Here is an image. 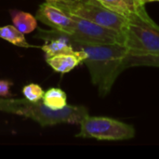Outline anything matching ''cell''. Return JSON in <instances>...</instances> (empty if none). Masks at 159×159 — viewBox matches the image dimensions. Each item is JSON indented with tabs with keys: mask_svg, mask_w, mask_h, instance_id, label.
Listing matches in <instances>:
<instances>
[{
	"mask_svg": "<svg viewBox=\"0 0 159 159\" xmlns=\"http://www.w3.org/2000/svg\"><path fill=\"white\" fill-rule=\"evenodd\" d=\"M80 125L79 138H89L100 141H126L134 138L136 132L133 126L116 119L103 116L84 118Z\"/></svg>",
	"mask_w": 159,
	"mask_h": 159,
	"instance_id": "5",
	"label": "cell"
},
{
	"mask_svg": "<svg viewBox=\"0 0 159 159\" xmlns=\"http://www.w3.org/2000/svg\"><path fill=\"white\" fill-rule=\"evenodd\" d=\"M68 39L74 49L83 50L87 54L83 63L88 67L91 82L98 88L100 96L109 94L117 76L126 70L125 59L129 54L127 48L120 44L93 45Z\"/></svg>",
	"mask_w": 159,
	"mask_h": 159,
	"instance_id": "1",
	"label": "cell"
},
{
	"mask_svg": "<svg viewBox=\"0 0 159 159\" xmlns=\"http://www.w3.org/2000/svg\"><path fill=\"white\" fill-rule=\"evenodd\" d=\"M87 58V54L83 50H75L71 53H62L52 57L46 58L47 63L57 73L67 74L83 63Z\"/></svg>",
	"mask_w": 159,
	"mask_h": 159,
	"instance_id": "8",
	"label": "cell"
},
{
	"mask_svg": "<svg viewBox=\"0 0 159 159\" xmlns=\"http://www.w3.org/2000/svg\"><path fill=\"white\" fill-rule=\"evenodd\" d=\"M42 102L52 110H61L68 105L66 93L59 88H50L45 91Z\"/></svg>",
	"mask_w": 159,
	"mask_h": 159,
	"instance_id": "10",
	"label": "cell"
},
{
	"mask_svg": "<svg viewBox=\"0 0 159 159\" xmlns=\"http://www.w3.org/2000/svg\"><path fill=\"white\" fill-rule=\"evenodd\" d=\"M43 89L34 83L28 84L22 88V94L24 98L30 102H37L42 100V97L44 95Z\"/></svg>",
	"mask_w": 159,
	"mask_h": 159,
	"instance_id": "14",
	"label": "cell"
},
{
	"mask_svg": "<svg viewBox=\"0 0 159 159\" xmlns=\"http://www.w3.org/2000/svg\"><path fill=\"white\" fill-rule=\"evenodd\" d=\"M45 1H49V0H45Z\"/></svg>",
	"mask_w": 159,
	"mask_h": 159,
	"instance_id": "18",
	"label": "cell"
},
{
	"mask_svg": "<svg viewBox=\"0 0 159 159\" xmlns=\"http://www.w3.org/2000/svg\"><path fill=\"white\" fill-rule=\"evenodd\" d=\"M142 1V3L143 4V5H145V4H147V3H151V2H157V1H159V0H141Z\"/></svg>",
	"mask_w": 159,
	"mask_h": 159,
	"instance_id": "17",
	"label": "cell"
},
{
	"mask_svg": "<svg viewBox=\"0 0 159 159\" xmlns=\"http://www.w3.org/2000/svg\"><path fill=\"white\" fill-rule=\"evenodd\" d=\"M0 38L6 40L19 48H32L24 36V34L20 32L14 25H4L0 27Z\"/></svg>",
	"mask_w": 159,
	"mask_h": 159,
	"instance_id": "11",
	"label": "cell"
},
{
	"mask_svg": "<svg viewBox=\"0 0 159 159\" xmlns=\"http://www.w3.org/2000/svg\"><path fill=\"white\" fill-rule=\"evenodd\" d=\"M124 46L129 55L159 53V25L149 15L134 13L123 31Z\"/></svg>",
	"mask_w": 159,
	"mask_h": 159,
	"instance_id": "3",
	"label": "cell"
},
{
	"mask_svg": "<svg viewBox=\"0 0 159 159\" xmlns=\"http://www.w3.org/2000/svg\"><path fill=\"white\" fill-rule=\"evenodd\" d=\"M13 82L7 79H0V98H9L12 96L10 92V88Z\"/></svg>",
	"mask_w": 159,
	"mask_h": 159,
	"instance_id": "16",
	"label": "cell"
},
{
	"mask_svg": "<svg viewBox=\"0 0 159 159\" xmlns=\"http://www.w3.org/2000/svg\"><path fill=\"white\" fill-rule=\"evenodd\" d=\"M0 112L22 116L37 122L41 127L57 124H80L89 116V110L83 105H67L61 110H52L42 100L30 102L26 99H0Z\"/></svg>",
	"mask_w": 159,
	"mask_h": 159,
	"instance_id": "2",
	"label": "cell"
},
{
	"mask_svg": "<svg viewBox=\"0 0 159 159\" xmlns=\"http://www.w3.org/2000/svg\"><path fill=\"white\" fill-rule=\"evenodd\" d=\"M70 16L73 18L75 23L71 34H68L63 33L68 36V38L77 42L93 45H124V35L122 33L76 16Z\"/></svg>",
	"mask_w": 159,
	"mask_h": 159,
	"instance_id": "6",
	"label": "cell"
},
{
	"mask_svg": "<svg viewBox=\"0 0 159 159\" xmlns=\"http://www.w3.org/2000/svg\"><path fill=\"white\" fill-rule=\"evenodd\" d=\"M9 14L13 25L22 34H30L37 28V20L32 14L18 9H10Z\"/></svg>",
	"mask_w": 159,
	"mask_h": 159,
	"instance_id": "9",
	"label": "cell"
},
{
	"mask_svg": "<svg viewBox=\"0 0 159 159\" xmlns=\"http://www.w3.org/2000/svg\"><path fill=\"white\" fill-rule=\"evenodd\" d=\"M106 8L111 11L125 17L126 19H129L135 12H133L130 7L123 1V0H97Z\"/></svg>",
	"mask_w": 159,
	"mask_h": 159,
	"instance_id": "13",
	"label": "cell"
},
{
	"mask_svg": "<svg viewBox=\"0 0 159 159\" xmlns=\"http://www.w3.org/2000/svg\"><path fill=\"white\" fill-rule=\"evenodd\" d=\"M123 1L130 7V9L133 12L144 16L148 15V13L145 10V5H143L141 0H123Z\"/></svg>",
	"mask_w": 159,
	"mask_h": 159,
	"instance_id": "15",
	"label": "cell"
},
{
	"mask_svg": "<svg viewBox=\"0 0 159 159\" xmlns=\"http://www.w3.org/2000/svg\"><path fill=\"white\" fill-rule=\"evenodd\" d=\"M135 66L159 67V53L153 55H129L125 59V68Z\"/></svg>",
	"mask_w": 159,
	"mask_h": 159,
	"instance_id": "12",
	"label": "cell"
},
{
	"mask_svg": "<svg viewBox=\"0 0 159 159\" xmlns=\"http://www.w3.org/2000/svg\"><path fill=\"white\" fill-rule=\"evenodd\" d=\"M35 18L42 23L51 27V29L68 34H71L75 23L69 14L48 1L39 6Z\"/></svg>",
	"mask_w": 159,
	"mask_h": 159,
	"instance_id": "7",
	"label": "cell"
},
{
	"mask_svg": "<svg viewBox=\"0 0 159 159\" xmlns=\"http://www.w3.org/2000/svg\"><path fill=\"white\" fill-rule=\"evenodd\" d=\"M65 13L76 16L123 34L128 19L106 8L97 0H49Z\"/></svg>",
	"mask_w": 159,
	"mask_h": 159,
	"instance_id": "4",
	"label": "cell"
}]
</instances>
